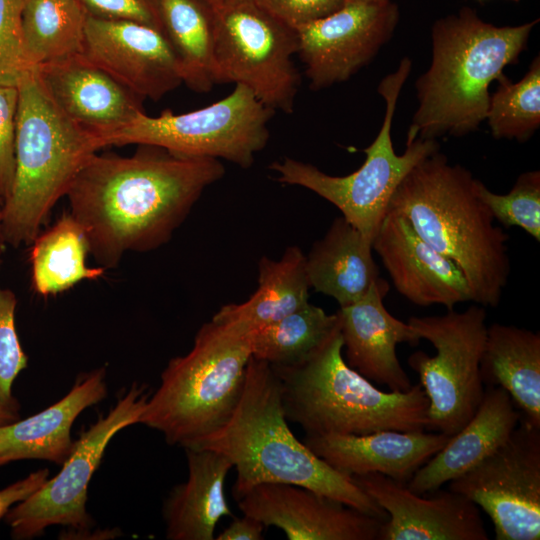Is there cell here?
I'll return each instance as SVG.
<instances>
[{
	"instance_id": "1",
	"label": "cell",
	"mask_w": 540,
	"mask_h": 540,
	"mask_svg": "<svg viewBox=\"0 0 540 540\" xmlns=\"http://www.w3.org/2000/svg\"><path fill=\"white\" fill-rule=\"evenodd\" d=\"M225 174L221 161L139 145L131 156L95 154L66 197L83 227L90 254L106 270L130 251L170 240L204 190Z\"/></svg>"
},
{
	"instance_id": "2",
	"label": "cell",
	"mask_w": 540,
	"mask_h": 540,
	"mask_svg": "<svg viewBox=\"0 0 540 540\" xmlns=\"http://www.w3.org/2000/svg\"><path fill=\"white\" fill-rule=\"evenodd\" d=\"M186 448L212 450L231 462L236 470L234 499L261 483H287L383 521L388 518L351 476L331 467L294 436L283 411L277 375L267 362L253 356L229 419Z\"/></svg>"
},
{
	"instance_id": "3",
	"label": "cell",
	"mask_w": 540,
	"mask_h": 540,
	"mask_svg": "<svg viewBox=\"0 0 540 540\" xmlns=\"http://www.w3.org/2000/svg\"><path fill=\"white\" fill-rule=\"evenodd\" d=\"M472 173L435 153L415 164L395 189L388 211L405 218L465 275L472 302L498 306L511 271L509 235L494 224Z\"/></svg>"
},
{
	"instance_id": "4",
	"label": "cell",
	"mask_w": 540,
	"mask_h": 540,
	"mask_svg": "<svg viewBox=\"0 0 540 540\" xmlns=\"http://www.w3.org/2000/svg\"><path fill=\"white\" fill-rule=\"evenodd\" d=\"M538 22L496 26L469 7L436 20L430 65L415 82L418 108L407 142L477 130L486 120L490 84L518 60Z\"/></svg>"
},
{
	"instance_id": "5",
	"label": "cell",
	"mask_w": 540,
	"mask_h": 540,
	"mask_svg": "<svg viewBox=\"0 0 540 540\" xmlns=\"http://www.w3.org/2000/svg\"><path fill=\"white\" fill-rule=\"evenodd\" d=\"M271 367L280 382L287 421L308 436L428 429L429 402L420 384L403 392L382 391L346 363L340 319L303 361Z\"/></svg>"
},
{
	"instance_id": "6",
	"label": "cell",
	"mask_w": 540,
	"mask_h": 540,
	"mask_svg": "<svg viewBox=\"0 0 540 540\" xmlns=\"http://www.w3.org/2000/svg\"><path fill=\"white\" fill-rule=\"evenodd\" d=\"M15 168L0 207L7 245L29 246L75 177L101 149L98 138L68 118L42 86L35 68L18 84Z\"/></svg>"
},
{
	"instance_id": "7",
	"label": "cell",
	"mask_w": 540,
	"mask_h": 540,
	"mask_svg": "<svg viewBox=\"0 0 540 540\" xmlns=\"http://www.w3.org/2000/svg\"><path fill=\"white\" fill-rule=\"evenodd\" d=\"M252 333L237 322L212 318L203 324L192 349L166 365L139 424L182 448L220 428L242 394L252 357Z\"/></svg>"
},
{
	"instance_id": "8",
	"label": "cell",
	"mask_w": 540,
	"mask_h": 540,
	"mask_svg": "<svg viewBox=\"0 0 540 540\" xmlns=\"http://www.w3.org/2000/svg\"><path fill=\"white\" fill-rule=\"evenodd\" d=\"M411 66V60L403 58L396 71L380 82L378 93L386 103L385 116L378 135L363 150L366 158L356 171L345 176H332L312 164L290 157L269 166L279 182L306 188L332 203L371 243L401 180L420 160L439 150L436 140L422 138L406 142L401 155L394 150L391 139L393 116Z\"/></svg>"
},
{
	"instance_id": "9",
	"label": "cell",
	"mask_w": 540,
	"mask_h": 540,
	"mask_svg": "<svg viewBox=\"0 0 540 540\" xmlns=\"http://www.w3.org/2000/svg\"><path fill=\"white\" fill-rule=\"evenodd\" d=\"M204 5L213 26L216 84L243 85L273 111L292 113L300 86L295 29L251 0Z\"/></svg>"
},
{
	"instance_id": "10",
	"label": "cell",
	"mask_w": 540,
	"mask_h": 540,
	"mask_svg": "<svg viewBox=\"0 0 540 540\" xmlns=\"http://www.w3.org/2000/svg\"><path fill=\"white\" fill-rule=\"evenodd\" d=\"M275 111L264 105L245 86L208 106L176 114L165 110L158 116L145 112L102 140V147L129 144L152 145L172 153L225 159L249 168L270 137L268 123Z\"/></svg>"
},
{
	"instance_id": "11",
	"label": "cell",
	"mask_w": 540,
	"mask_h": 540,
	"mask_svg": "<svg viewBox=\"0 0 540 540\" xmlns=\"http://www.w3.org/2000/svg\"><path fill=\"white\" fill-rule=\"evenodd\" d=\"M486 317L485 307L475 303L462 312L409 318L417 335L436 349L433 356L418 350L407 360L428 398V429L453 436L479 407L485 391L480 363Z\"/></svg>"
},
{
	"instance_id": "12",
	"label": "cell",
	"mask_w": 540,
	"mask_h": 540,
	"mask_svg": "<svg viewBox=\"0 0 540 540\" xmlns=\"http://www.w3.org/2000/svg\"><path fill=\"white\" fill-rule=\"evenodd\" d=\"M149 395L146 385L133 383L105 415L81 433L59 473L14 505L4 517L13 539L38 537L52 525L70 528L67 535L79 536L91 530L94 521L86 503L92 476L114 435L139 424Z\"/></svg>"
},
{
	"instance_id": "13",
	"label": "cell",
	"mask_w": 540,
	"mask_h": 540,
	"mask_svg": "<svg viewBox=\"0 0 540 540\" xmlns=\"http://www.w3.org/2000/svg\"><path fill=\"white\" fill-rule=\"evenodd\" d=\"M491 519L496 540L540 539V428L522 418L508 439L449 482Z\"/></svg>"
},
{
	"instance_id": "14",
	"label": "cell",
	"mask_w": 540,
	"mask_h": 540,
	"mask_svg": "<svg viewBox=\"0 0 540 540\" xmlns=\"http://www.w3.org/2000/svg\"><path fill=\"white\" fill-rule=\"evenodd\" d=\"M392 0H346L338 10L295 28L312 90L344 82L367 65L399 22Z\"/></svg>"
},
{
	"instance_id": "15",
	"label": "cell",
	"mask_w": 540,
	"mask_h": 540,
	"mask_svg": "<svg viewBox=\"0 0 540 540\" xmlns=\"http://www.w3.org/2000/svg\"><path fill=\"white\" fill-rule=\"evenodd\" d=\"M82 53L141 99L159 101L183 84L168 39L147 25L88 15Z\"/></svg>"
},
{
	"instance_id": "16",
	"label": "cell",
	"mask_w": 540,
	"mask_h": 540,
	"mask_svg": "<svg viewBox=\"0 0 540 540\" xmlns=\"http://www.w3.org/2000/svg\"><path fill=\"white\" fill-rule=\"evenodd\" d=\"M351 477L388 515L378 540L489 539L479 507L460 493L438 489L424 496L379 473Z\"/></svg>"
},
{
	"instance_id": "17",
	"label": "cell",
	"mask_w": 540,
	"mask_h": 540,
	"mask_svg": "<svg viewBox=\"0 0 540 540\" xmlns=\"http://www.w3.org/2000/svg\"><path fill=\"white\" fill-rule=\"evenodd\" d=\"M235 501L243 515L289 540H378L384 522L295 484L261 483Z\"/></svg>"
},
{
	"instance_id": "18",
	"label": "cell",
	"mask_w": 540,
	"mask_h": 540,
	"mask_svg": "<svg viewBox=\"0 0 540 540\" xmlns=\"http://www.w3.org/2000/svg\"><path fill=\"white\" fill-rule=\"evenodd\" d=\"M56 106L77 125L102 140L144 112L140 97L83 53L34 67Z\"/></svg>"
},
{
	"instance_id": "19",
	"label": "cell",
	"mask_w": 540,
	"mask_h": 540,
	"mask_svg": "<svg viewBox=\"0 0 540 540\" xmlns=\"http://www.w3.org/2000/svg\"><path fill=\"white\" fill-rule=\"evenodd\" d=\"M395 289L418 306L442 305L448 310L472 302L460 268L425 242L402 216L388 211L373 240Z\"/></svg>"
},
{
	"instance_id": "20",
	"label": "cell",
	"mask_w": 540,
	"mask_h": 540,
	"mask_svg": "<svg viewBox=\"0 0 540 540\" xmlns=\"http://www.w3.org/2000/svg\"><path fill=\"white\" fill-rule=\"evenodd\" d=\"M390 285L377 278L364 296L340 307V331L346 363L369 381L403 392L412 384L396 354V346L419 344L421 338L407 323L391 315L384 305Z\"/></svg>"
},
{
	"instance_id": "21",
	"label": "cell",
	"mask_w": 540,
	"mask_h": 540,
	"mask_svg": "<svg viewBox=\"0 0 540 540\" xmlns=\"http://www.w3.org/2000/svg\"><path fill=\"white\" fill-rule=\"evenodd\" d=\"M450 437L439 432L382 430L363 435H306L303 443L341 473H379L406 485Z\"/></svg>"
},
{
	"instance_id": "22",
	"label": "cell",
	"mask_w": 540,
	"mask_h": 540,
	"mask_svg": "<svg viewBox=\"0 0 540 540\" xmlns=\"http://www.w3.org/2000/svg\"><path fill=\"white\" fill-rule=\"evenodd\" d=\"M106 368L80 375L59 401L25 419L0 425V462L38 459L62 465L74 449L71 428L87 408L107 395Z\"/></svg>"
},
{
	"instance_id": "23",
	"label": "cell",
	"mask_w": 540,
	"mask_h": 540,
	"mask_svg": "<svg viewBox=\"0 0 540 540\" xmlns=\"http://www.w3.org/2000/svg\"><path fill=\"white\" fill-rule=\"evenodd\" d=\"M520 420L510 395L501 387H488L469 422L413 474L407 488L423 495L440 489L495 451Z\"/></svg>"
},
{
	"instance_id": "24",
	"label": "cell",
	"mask_w": 540,
	"mask_h": 540,
	"mask_svg": "<svg viewBox=\"0 0 540 540\" xmlns=\"http://www.w3.org/2000/svg\"><path fill=\"white\" fill-rule=\"evenodd\" d=\"M187 479L166 497L162 515L169 540H213L224 516H232L225 481L233 468L223 455L208 449L184 448Z\"/></svg>"
},
{
	"instance_id": "25",
	"label": "cell",
	"mask_w": 540,
	"mask_h": 540,
	"mask_svg": "<svg viewBox=\"0 0 540 540\" xmlns=\"http://www.w3.org/2000/svg\"><path fill=\"white\" fill-rule=\"evenodd\" d=\"M372 243L345 218L334 219L306 256L310 288L348 306L366 294L380 277Z\"/></svg>"
},
{
	"instance_id": "26",
	"label": "cell",
	"mask_w": 540,
	"mask_h": 540,
	"mask_svg": "<svg viewBox=\"0 0 540 540\" xmlns=\"http://www.w3.org/2000/svg\"><path fill=\"white\" fill-rule=\"evenodd\" d=\"M483 384L501 387L521 416L540 428V334L514 325L493 323L480 363Z\"/></svg>"
},
{
	"instance_id": "27",
	"label": "cell",
	"mask_w": 540,
	"mask_h": 540,
	"mask_svg": "<svg viewBox=\"0 0 540 540\" xmlns=\"http://www.w3.org/2000/svg\"><path fill=\"white\" fill-rule=\"evenodd\" d=\"M309 288L306 256L299 247L289 246L279 260L262 257L257 290L243 303L223 306L213 319L254 331L307 304Z\"/></svg>"
},
{
	"instance_id": "28",
	"label": "cell",
	"mask_w": 540,
	"mask_h": 540,
	"mask_svg": "<svg viewBox=\"0 0 540 540\" xmlns=\"http://www.w3.org/2000/svg\"><path fill=\"white\" fill-rule=\"evenodd\" d=\"M29 246L32 288L42 297L57 295L105 274L104 267L87 265L90 248L86 233L69 212L39 232Z\"/></svg>"
},
{
	"instance_id": "29",
	"label": "cell",
	"mask_w": 540,
	"mask_h": 540,
	"mask_svg": "<svg viewBox=\"0 0 540 540\" xmlns=\"http://www.w3.org/2000/svg\"><path fill=\"white\" fill-rule=\"evenodd\" d=\"M164 35L181 67L183 84L197 93L214 85V35L208 8L199 0H159Z\"/></svg>"
},
{
	"instance_id": "30",
	"label": "cell",
	"mask_w": 540,
	"mask_h": 540,
	"mask_svg": "<svg viewBox=\"0 0 540 540\" xmlns=\"http://www.w3.org/2000/svg\"><path fill=\"white\" fill-rule=\"evenodd\" d=\"M87 16L78 0H27L22 34L28 67L82 53Z\"/></svg>"
},
{
	"instance_id": "31",
	"label": "cell",
	"mask_w": 540,
	"mask_h": 540,
	"mask_svg": "<svg viewBox=\"0 0 540 540\" xmlns=\"http://www.w3.org/2000/svg\"><path fill=\"white\" fill-rule=\"evenodd\" d=\"M339 324V315L327 314L307 303L280 320L252 333V356L271 366L297 364L316 350Z\"/></svg>"
},
{
	"instance_id": "32",
	"label": "cell",
	"mask_w": 540,
	"mask_h": 540,
	"mask_svg": "<svg viewBox=\"0 0 540 540\" xmlns=\"http://www.w3.org/2000/svg\"><path fill=\"white\" fill-rule=\"evenodd\" d=\"M490 95L486 120L496 139L527 141L540 126V58L531 63L524 77L511 83L505 75Z\"/></svg>"
},
{
	"instance_id": "33",
	"label": "cell",
	"mask_w": 540,
	"mask_h": 540,
	"mask_svg": "<svg viewBox=\"0 0 540 540\" xmlns=\"http://www.w3.org/2000/svg\"><path fill=\"white\" fill-rule=\"evenodd\" d=\"M475 191L492 214L504 227H520L537 242L540 241V172L520 174L507 194L489 190L475 179Z\"/></svg>"
},
{
	"instance_id": "34",
	"label": "cell",
	"mask_w": 540,
	"mask_h": 540,
	"mask_svg": "<svg viewBox=\"0 0 540 540\" xmlns=\"http://www.w3.org/2000/svg\"><path fill=\"white\" fill-rule=\"evenodd\" d=\"M2 260L0 259V271ZM18 300L9 288L0 282V402L9 406L20 407L14 397L12 387L19 374L28 365L26 355L15 323Z\"/></svg>"
},
{
	"instance_id": "35",
	"label": "cell",
	"mask_w": 540,
	"mask_h": 540,
	"mask_svg": "<svg viewBox=\"0 0 540 540\" xmlns=\"http://www.w3.org/2000/svg\"><path fill=\"white\" fill-rule=\"evenodd\" d=\"M27 0H0V86H17L28 67L22 16Z\"/></svg>"
},
{
	"instance_id": "36",
	"label": "cell",
	"mask_w": 540,
	"mask_h": 540,
	"mask_svg": "<svg viewBox=\"0 0 540 540\" xmlns=\"http://www.w3.org/2000/svg\"><path fill=\"white\" fill-rule=\"evenodd\" d=\"M17 110V86H0V196L2 205L10 193L14 177Z\"/></svg>"
},
{
	"instance_id": "37",
	"label": "cell",
	"mask_w": 540,
	"mask_h": 540,
	"mask_svg": "<svg viewBox=\"0 0 540 540\" xmlns=\"http://www.w3.org/2000/svg\"><path fill=\"white\" fill-rule=\"evenodd\" d=\"M87 15L107 20L131 21L164 34L159 0H78Z\"/></svg>"
},
{
	"instance_id": "38",
	"label": "cell",
	"mask_w": 540,
	"mask_h": 540,
	"mask_svg": "<svg viewBox=\"0 0 540 540\" xmlns=\"http://www.w3.org/2000/svg\"><path fill=\"white\" fill-rule=\"evenodd\" d=\"M203 4L224 0H199ZM293 29L326 16L344 5L346 0H251Z\"/></svg>"
},
{
	"instance_id": "39",
	"label": "cell",
	"mask_w": 540,
	"mask_h": 540,
	"mask_svg": "<svg viewBox=\"0 0 540 540\" xmlns=\"http://www.w3.org/2000/svg\"><path fill=\"white\" fill-rule=\"evenodd\" d=\"M48 477L49 470L43 468L0 489V520L14 505L25 500L39 489Z\"/></svg>"
},
{
	"instance_id": "40",
	"label": "cell",
	"mask_w": 540,
	"mask_h": 540,
	"mask_svg": "<svg viewBox=\"0 0 540 540\" xmlns=\"http://www.w3.org/2000/svg\"><path fill=\"white\" fill-rule=\"evenodd\" d=\"M265 526L257 519L243 515L235 518L221 533L216 540H262Z\"/></svg>"
},
{
	"instance_id": "41",
	"label": "cell",
	"mask_w": 540,
	"mask_h": 540,
	"mask_svg": "<svg viewBox=\"0 0 540 540\" xmlns=\"http://www.w3.org/2000/svg\"><path fill=\"white\" fill-rule=\"evenodd\" d=\"M20 407L9 406L0 402V425L12 423L20 419Z\"/></svg>"
},
{
	"instance_id": "42",
	"label": "cell",
	"mask_w": 540,
	"mask_h": 540,
	"mask_svg": "<svg viewBox=\"0 0 540 540\" xmlns=\"http://www.w3.org/2000/svg\"><path fill=\"white\" fill-rule=\"evenodd\" d=\"M6 246H7V243H6L4 232H3L1 209H0V259L5 252Z\"/></svg>"
},
{
	"instance_id": "43",
	"label": "cell",
	"mask_w": 540,
	"mask_h": 540,
	"mask_svg": "<svg viewBox=\"0 0 540 540\" xmlns=\"http://www.w3.org/2000/svg\"><path fill=\"white\" fill-rule=\"evenodd\" d=\"M1 205H2V199H1V196H0V207H1Z\"/></svg>"
},
{
	"instance_id": "44",
	"label": "cell",
	"mask_w": 540,
	"mask_h": 540,
	"mask_svg": "<svg viewBox=\"0 0 540 540\" xmlns=\"http://www.w3.org/2000/svg\"><path fill=\"white\" fill-rule=\"evenodd\" d=\"M3 464L0 462V466H2Z\"/></svg>"
},
{
	"instance_id": "45",
	"label": "cell",
	"mask_w": 540,
	"mask_h": 540,
	"mask_svg": "<svg viewBox=\"0 0 540 540\" xmlns=\"http://www.w3.org/2000/svg\"><path fill=\"white\" fill-rule=\"evenodd\" d=\"M513 1H516V2H517V1H519V0H513Z\"/></svg>"
}]
</instances>
